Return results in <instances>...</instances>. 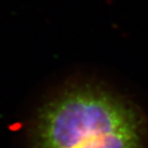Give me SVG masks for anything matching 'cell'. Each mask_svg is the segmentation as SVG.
Returning a JSON list of instances; mask_svg holds the SVG:
<instances>
[{"mask_svg":"<svg viewBox=\"0 0 148 148\" xmlns=\"http://www.w3.org/2000/svg\"><path fill=\"white\" fill-rule=\"evenodd\" d=\"M32 148H146L145 123L130 102L96 86H77L41 109Z\"/></svg>","mask_w":148,"mask_h":148,"instance_id":"6da1fadb","label":"cell"}]
</instances>
